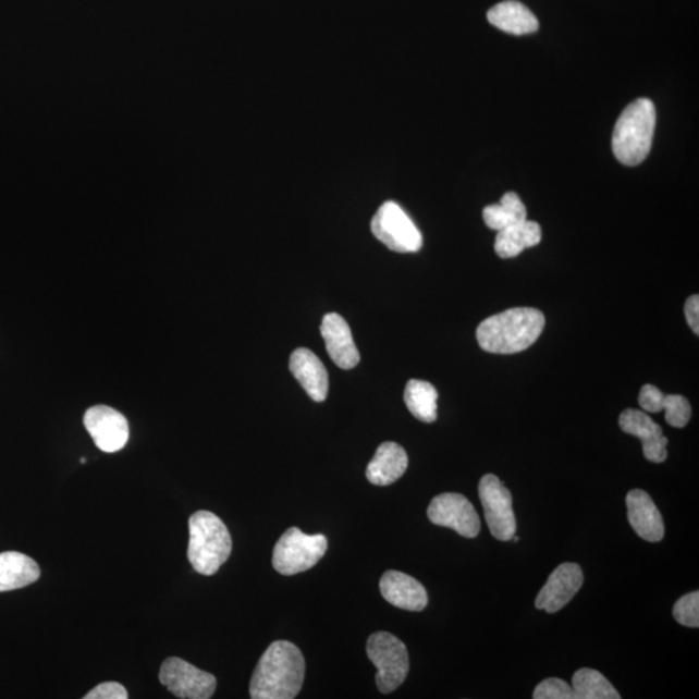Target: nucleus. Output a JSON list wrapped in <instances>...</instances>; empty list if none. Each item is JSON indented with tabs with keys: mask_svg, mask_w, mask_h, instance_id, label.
<instances>
[{
	"mask_svg": "<svg viewBox=\"0 0 699 699\" xmlns=\"http://www.w3.org/2000/svg\"><path fill=\"white\" fill-rule=\"evenodd\" d=\"M620 427L625 433L639 438L647 461L655 464L667 461L669 440L652 417L642 410L628 408L620 416Z\"/></svg>",
	"mask_w": 699,
	"mask_h": 699,
	"instance_id": "13",
	"label": "nucleus"
},
{
	"mask_svg": "<svg viewBox=\"0 0 699 699\" xmlns=\"http://www.w3.org/2000/svg\"><path fill=\"white\" fill-rule=\"evenodd\" d=\"M527 219V210L517 194L508 192L502 201L483 209V221L489 229L502 231L510 225L524 222Z\"/></svg>",
	"mask_w": 699,
	"mask_h": 699,
	"instance_id": "24",
	"label": "nucleus"
},
{
	"mask_svg": "<svg viewBox=\"0 0 699 699\" xmlns=\"http://www.w3.org/2000/svg\"><path fill=\"white\" fill-rule=\"evenodd\" d=\"M489 22L505 33L513 36H525L536 33L539 29V22L536 15L523 3L516 0L493 5L488 13Z\"/></svg>",
	"mask_w": 699,
	"mask_h": 699,
	"instance_id": "20",
	"label": "nucleus"
},
{
	"mask_svg": "<svg viewBox=\"0 0 699 699\" xmlns=\"http://www.w3.org/2000/svg\"><path fill=\"white\" fill-rule=\"evenodd\" d=\"M321 335L326 341L328 355L334 365L342 369H352L358 366L360 354L356 347L352 329L341 315L327 314L320 327Z\"/></svg>",
	"mask_w": 699,
	"mask_h": 699,
	"instance_id": "14",
	"label": "nucleus"
},
{
	"mask_svg": "<svg viewBox=\"0 0 699 699\" xmlns=\"http://www.w3.org/2000/svg\"><path fill=\"white\" fill-rule=\"evenodd\" d=\"M160 682L171 694L183 699H209L217 689L214 675L175 657L162 663Z\"/></svg>",
	"mask_w": 699,
	"mask_h": 699,
	"instance_id": "9",
	"label": "nucleus"
},
{
	"mask_svg": "<svg viewBox=\"0 0 699 699\" xmlns=\"http://www.w3.org/2000/svg\"><path fill=\"white\" fill-rule=\"evenodd\" d=\"M380 589L389 604L408 612H422L428 605L427 589L407 574L387 572L380 580Z\"/></svg>",
	"mask_w": 699,
	"mask_h": 699,
	"instance_id": "15",
	"label": "nucleus"
},
{
	"mask_svg": "<svg viewBox=\"0 0 699 699\" xmlns=\"http://www.w3.org/2000/svg\"><path fill=\"white\" fill-rule=\"evenodd\" d=\"M291 372L296 377L314 402H324L328 395L329 377L327 369L311 350H294L290 361Z\"/></svg>",
	"mask_w": 699,
	"mask_h": 699,
	"instance_id": "17",
	"label": "nucleus"
},
{
	"mask_svg": "<svg viewBox=\"0 0 699 699\" xmlns=\"http://www.w3.org/2000/svg\"><path fill=\"white\" fill-rule=\"evenodd\" d=\"M541 242L539 223L524 221L498 232L495 252L500 258H514Z\"/></svg>",
	"mask_w": 699,
	"mask_h": 699,
	"instance_id": "22",
	"label": "nucleus"
},
{
	"mask_svg": "<svg viewBox=\"0 0 699 699\" xmlns=\"http://www.w3.org/2000/svg\"><path fill=\"white\" fill-rule=\"evenodd\" d=\"M85 427L96 447L107 454H114L125 447L130 428L126 417L108 406H95L85 415Z\"/></svg>",
	"mask_w": 699,
	"mask_h": 699,
	"instance_id": "11",
	"label": "nucleus"
},
{
	"mask_svg": "<svg viewBox=\"0 0 699 699\" xmlns=\"http://www.w3.org/2000/svg\"><path fill=\"white\" fill-rule=\"evenodd\" d=\"M232 552V538L223 520L208 511H198L189 518L188 560L203 575H214Z\"/></svg>",
	"mask_w": 699,
	"mask_h": 699,
	"instance_id": "4",
	"label": "nucleus"
},
{
	"mask_svg": "<svg viewBox=\"0 0 699 699\" xmlns=\"http://www.w3.org/2000/svg\"><path fill=\"white\" fill-rule=\"evenodd\" d=\"M544 327V314L537 308L514 307L485 319L477 328V340L485 352L517 354L536 344Z\"/></svg>",
	"mask_w": 699,
	"mask_h": 699,
	"instance_id": "2",
	"label": "nucleus"
},
{
	"mask_svg": "<svg viewBox=\"0 0 699 699\" xmlns=\"http://www.w3.org/2000/svg\"><path fill=\"white\" fill-rule=\"evenodd\" d=\"M582 581L585 577L578 564L566 562L560 565L540 589L536 601L537 609L545 610L550 614L560 612L580 591Z\"/></svg>",
	"mask_w": 699,
	"mask_h": 699,
	"instance_id": "12",
	"label": "nucleus"
},
{
	"mask_svg": "<svg viewBox=\"0 0 699 699\" xmlns=\"http://www.w3.org/2000/svg\"><path fill=\"white\" fill-rule=\"evenodd\" d=\"M532 698L536 699H577L571 684H567L561 678L551 677L541 682L536 690H534Z\"/></svg>",
	"mask_w": 699,
	"mask_h": 699,
	"instance_id": "27",
	"label": "nucleus"
},
{
	"mask_svg": "<svg viewBox=\"0 0 699 699\" xmlns=\"http://www.w3.org/2000/svg\"><path fill=\"white\" fill-rule=\"evenodd\" d=\"M367 654L377 669L376 684L381 694H392L406 680L409 673L408 650L396 636L373 634L367 642Z\"/></svg>",
	"mask_w": 699,
	"mask_h": 699,
	"instance_id": "5",
	"label": "nucleus"
},
{
	"mask_svg": "<svg viewBox=\"0 0 699 699\" xmlns=\"http://www.w3.org/2000/svg\"><path fill=\"white\" fill-rule=\"evenodd\" d=\"M306 663L290 641L272 642L257 664L250 682L253 699L296 698L305 680Z\"/></svg>",
	"mask_w": 699,
	"mask_h": 699,
	"instance_id": "1",
	"label": "nucleus"
},
{
	"mask_svg": "<svg viewBox=\"0 0 699 699\" xmlns=\"http://www.w3.org/2000/svg\"><path fill=\"white\" fill-rule=\"evenodd\" d=\"M685 317H687V321L689 327L691 328V331L696 333V335L699 334V297L698 294H695V296H690L687 301V304H685Z\"/></svg>",
	"mask_w": 699,
	"mask_h": 699,
	"instance_id": "29",
	"label": "nucleus"
},
{
	"mask_svg": "<svg viewBox=\"0 0 699 699\" xmlns=\"http://www.w3.org/2000/svg\"><path fill=\"white\" fill-rule=\"evenodd\" d=\"M639 404L642 410L650 414L666 410V421L674 428L687 427L691 417V407L687 397L663 394L660 389L650 383L642 387Z\"/></svg>",
	"mask_w": 699,
	"mask_h": 699,
	"instance_id": "19",
	"label": "nucleus"
},
{
	"mask_svg": "<svg viewBox=\"0 0 699 699\" xmlns=\"http://www.w3.org/2000/svg\"><path fill=\"white\" fill-rule=\"evenodd\" d=\"M437 389L428 381L409 380L404 390V402L417 420L431 424L437 420Z\"/></svg>",
	"mask_w": 699,
	"mask_h": 699,
	"instance_id": "23",
	"label": "nucleus"
},
{
	"mask_svg": "<svg viewBox=\"0 0 699 699\" xmlns=\"http://www.w3.org/2000/svg\"><path fill=\"white\" fill-rule=\"evenodd\" d=\"M371 229L376 238L396 253H416L421 249L422 235L400 205L388 201L377 210Z\"/></svg>",
	"mask_w": 699,
	"mask_h": 699,
	"instance_id": "7",
	"label": "nucleus"
},
{
	"mask_svg": "<svg viewBox=\"0 0 699 699\" xmlns=\"http://www.w3.org/2000/svg\"><path fill=\"white\" fill-rule=\"evenodd\" d=\"M626 503L629 525L637 536L650 543L661 541L664 537L663 517L649 493L642 490L629 491Z\"/></svg>",
	"mask_w": 699,
	"mask_h": 699,
	"instance_id": "16",
	"label": "nucleus"
},
{
	"mask_svg": "<svg viewBox=\"0 0 699 699\" xmlns=\"http://www.w3.org/2000/svg\"><path fill=\"white\" fill-rule=\"evenodd\" d=\"M655 120L652 100L641 98L630 102L614 127L613 152L616 160L626 167H636L647 160L652 149Z\"/></svg>",
	"mask_w": 699,
	"mask_h": 699,
	"instance_id": "3",
	"label": "nucleus"
},
{
	"mask_svg": "<svg viewBox=\"0 0 699 699\" xmlns=\"http://www.w3.org/2000/svg\"><path fill=\"white\" fill-rule=\"evenodd\" d=\"M577 699H620L621 695L608 678L592 669H580L573 676Z\"/></svg>",
	"mask_w": 699,
	"mask_h": 699,
	"instance_id": "25",
	"label": "nucleus"
},
{
	"mask_svg": "<svg viewBox=\"0 0 699 699\" xmlns=\"http://www.w3.org/2000/svg\"><path fill=\"white\" fill-rule=\"evenodd\" d=\"M478 492L491 536L500 541L512 540L517 523L508 488L496 476L486 475L479 482Z\"/></svg>",
	"mask_w": 699,
	"mask_h": 699,
	"instance_id": "8",
	"label": "nucleus"
},
{
	"mask_svg": "<svg viewBox=\"0 0 699 699\" xmlns=\"http://www.w3.org/2000/svg\"><path fill=\"white\" fill-rule=\"evenodd\" d=\"M408 468L407 452L402 445L385 442L377 449L368 464L367 478L375 486H389L397 481Z\"/></svg>",
	"mask_w": 699,
	"mask_h": 699,
	"instance_id": "18",
	"label": "nucleus"
},
{
	"mask_svg": "<svg viewBox=\"0 0 699 699\" xmlns=\"http://www.w3.org/2000/svg\"><path fill=\"white\" fill-rule=\"evenodd\" d=\"M40 577L36 561L20 552L0 553V592L33 585Z\"/></svg>",
	"mask_w": 699,
	"mask_h": 699,
	"instance_id": "21",
	"label": "nucleus"
},
{
	"mask_svg": "<svg viewBox=\"0 0 699 699\" xmlns=\"http://www.w3.org/2000/svg\"><path fill=\"white\" fill-rule=\"evenodd\" d=\"M674 618L680 625L690 628L699 627V592L683 596L674 606Z\"/></svg>",
	"mask_w": 699,
	"mask_h": 699,
	"instance_id": "26",
	"label": "nucleus"
},
{
	"mask_svg": "<svg viewBox=\"0 0 699 699\" xmlns=\"http://www.w3.org/2000/svg\"><path fill=\"white\" fill-rule=\"evenodd\" d=\"M327 550L328 540L321 534L307 536L297 527H291L279 539L273 550L272 565L278 573L291 577L310 571L324 557Z\"/></svg>",
	"mask_w": 699,
	"mask_h": 699,
	"instance_id": "6",
	"label": "nucleus"
},
{
	"mask_svg": "<svg viewBox=\"0 0 699 699\" xmlns=\"http://www.w3.org/2000/svg\"><path fill=\"white\" fill-rule=\"evenodd\" d=\"M85 699H127V690L120 683H102L84 697Z\"/></svg>",
	"mask_w": 699,
	"mask_h": 699,
	"instance_id": "28",
	"label": "nucleus"
},
{
	"mask_svg": "<svg viewBox=\"0 0 699 699\" xmlns=\"http://www.w3.org/2000/svg\"><path fill=\"white\" fill-rule=\"evenodd\" d=\"M431 524L455 530L458 536L473 539L481 531L475 506L461 493H442L431 500L428 508Z\"/></svg>",
	"mask_w": 699,
	"mask_h": 699,
	"instance_id": "10",
	"label": "nucleus"
}]
</instances>
